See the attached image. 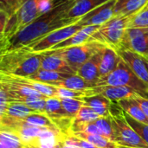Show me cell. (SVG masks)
I'll return each mask as SVG.
<instances>
[{
    "mask_svg": "<svg viewBox=\"0 0 148 148\" xmlns=\"http://www.w3.org/2000/svg\"><path fill=\"white\" fill-rule=\"evenodd\" d=\"M75 0H59L56 6L49 11L42 14L33 23L29 24L5 43L1 45V54L25 48L50 32L73 24L80 19L65 18V14Z\"/></svg>",
    "mask_w": 148,
    "mask_h": 148,
    "instance_id": "obj_1",
    "label": "cell"
},
{
    "mask_svg": "<svg viewBox=\"0 0 148 148\" xmlns=\"http://www.w3.org/2000/svg\"><path fill=\"white\" fill-rule=\"evenodd\" d=\"M42 53L30 51L27 48L6 51L1 54V74L19 77H29L41 69Z\"/></svg>",
    "mask_w": 148,
    "mask_h": 148,
    "instance_id": "obj_2",
    "label": "cell"
},
{
    "mask_svg": "<svg viewBox=\"0 0 148 148\" xmlns=\"http://www.w3.org/2000/svg\"><path fill=\"white\" fill-rule=\"evenodd\" d=\"M96 86L128 87L141 97L148 99V84L138 77L122 59L115 70L99 79Z\"/></svg>",
    "mask_w": 148,
    "mask_h": 148,
    "instance_id": "obj_3",
    "label": "cell"
},
{
    "mask_svg": "<svg viewBox=\"0 0 148 148\" xmlns=\"http://www.w3.org/2000/svg\"><path fill=\"white\" fill-rule=\"evenodd\" d=\"M120 106L113 101L110 107V115L113 129L114 132V141L119 146L135 148H148V145L132 128L124 116V111L117 109Z\"/></svg>",
    "mask_w": 148,
    "mask_h": 148,
    "instance_id": "obj_4",
    "label": "cell"
},
{
    "mask_svg": "<svg viewBox=\"0 0 148 148\" xmlns=\"http://www.w3.org/2000/svg\"><path fill=\"white\" fill-rule=\"evenodd\" d=\"M41 15L38 0H28L14 15L10 16L5 29L1 34V45L33 23Z\"/></svg>",
    "mask_w": 148,
    "mask_h": 148,
    "instance_id": "obj_5",
    "label": "cell"
},
{
    "mask_svg": "<svg viewBox=\"0 0 148 148\" xmlns=\"http://www.w3.org/2000/svg\"><path fill=\"white\" fill-rule=\"evenodd\" d=\"M104 45L105 43L101 42L92 41L77 46L60 49H53L49 51L62 57L67 62L71 69L76 74L81 66L88 60H89L95 54L100 51Z\"/></svg>",
    "mask_w": 148,
    "mask_h": 148,
    "instance_id": "obj_6",
    "label": "cell"
},
{
    "mask_svg": "<svg viewBox=\"0 0 148 148\" xmlns=\"http://www.w3.org/2000/svg\"><path fill=\"white\" fill-rule=\"evenodd\" d=\"M131 16H117L104 23L95 33V41L105 43L115 49L121 48Z\"/></svg>",
    "mask_w": 148,
    "mask_h": 148,
    "instance_id": "obj_7",
    "label": "cell"
},
{
    "mask_svg": "<svg viewBox=\"0 0 148 148\" xmlns=\"http://www.w3.org/2000/svg\"><path fill=\"white\" fill-rule=\"evenodd\" d=\"M82 28H84V27L82 25H81L78 21L73 24L64 26L62 28L57 29L50 32L49 34L43 36L42 38L37 40L36 42H33L32 44H30L25 48H27L30 51L36 52V53H41V52L49 50L52 48H54L55 46H56L57 44H59L62 42L69 38L71 36H73L74 34H75L76 32L81 30Z\"/></svg>",
    "mask_w": 148,
    "mask_h": 148,
    "instance_id": "obj_8",
    "label": "cell"
},
{
    "mask_svg": "<svg viewBox=\"0 0 148 148\" xmlns=\"http://www.w3.org/2000/svg\"><path fill=\"white\" fill-rule=\"evenodd\" d=\"M121 48L132 50L147 58L148 56V28H127Z\"/></svg>",
    "mask_w": 148,
    "mask_h": 148,
    "instance_id": "obj_9",
    "label": "cell"
},
{
    "mask_svg": "<svg viewBox=\"0 0 148 148\" xmlns=\"http://www.w3.org/2000/svg\"><path fill=\"white\" fill-rule=\"evenodd\" d=\"M116 0H109L87 15L83 16L79 23L83 27L86 26H101L113 17H114V7Z\"/></svg>",
    "mask_w": 148,
    "mask_h": 148,
    "instance_id": "obj_10",
    "label": "cell"
},
{
    "mask_svg": "<svg viewBox=\"0 0 148 148\" xmlns=\"http://www.w3.org/2000/svg\"><path fill=\"white\" fill-rule=\"evenodd\" d=\"M117 53L134 74L148 84V69L146 57L127 49H118Z\"/></svg>",
    "mask_w": 148,
    "mask_h": 148,
    "instance_id": "obj_11",
    "label": "cell"
},
{
    "mask_svg": "<svg viewBox=\"0 0 148 148\" xmlns=\"http://www.w3.org/2000/svg\"><path fill=\"white\" fill-rule=\"evenodd\" d=\"M90 96L101 95L111 101L118 102L121 100L134 98L138 94L132 88L125 86H96L89 88Z\"/></svg>",
    "mask_w": 148,
    "mask_h": 148,
    "instance_id": "obj_12",
    "label": "cell"
},
{
    "mask_svg": "<svg viewBox=\"0 0 148 148\" xmlns=\"http://www.w3.org/2000/svg\"><path fill=\"white\" fill-rule=\"evenodd\" d=\"M101 51V49L100 51H98L96 54H95L85 63H83L76 73V75L82 77L88 82L94 84L95 87H96V84H97L99 79L101 78V74H100Z\"/></svg>",
    "mask_w": 148,
    "mask_h": 148,
    "instance_id": "obj_13",
    "label": "cell"
},
{
    "mask_svg": "<svg viewBox=\"0 0 148 148\" xmlns=\"http://www.w3.org/2000/svg\"><path fill=\"white\" fill-rule=\"evenodd\" d=\"M100 27L101 26H86L82 28L81 30H79L78 32H76L75 34H74L73 36H71L69 38L57 44L56 46H55L49 50L65 49L69 47L81 45L88 42L95 41L94 39V35L100 29Z\"/></svg>",
    "mask_w": 148,
    "mask_h": 148,
    "instance_id": "obj_14",
    "label": "cell"
},
{
    "mask_svg": "<svg viewBox=\"0 0 148 148\" xmlns=\"http://www.w3.org/2000/svg\"><path fill=\"white\" fill-rule=\"evenodd\" d=\"M109 0H75L65 14V18L80 19Z\"/></svg>",
    "mask_w": 148,
    "mask_h": 148,
    "instance_id": "obj_15",
    "label": "cell"
},
{
    "mask_svg": "<svg viewBox=\"0 0 148 148\" xmlns=\"http://www.w3.org/2000/svg\"><path fill=\"white\" fill-rule=\"evenodd\" d=\"M41 53L43 54V56L42 59V63H41L42 69L60 72V73L71 74V75L75 74L71 69V68L69 66L67 62L60 56H58L49 50L41 52Z\"/></svg>",
    "mask_w": 148,
    "mask_h": 148,
    "instance_id": "obj_16",
    "label": "cell"
},
{
    "mask_svg": "<svg viewBox=\"0 0 148 148\" xmlns=\"http://www.w3.org/2000/svg\"><path fill=\"white\" fill-rule=\"evenodd\" d=\"M121 60V58L117 53L116 49L105 44L101 51V77L106 76L115 70Z\"/></svg>",
    "mask_w": 148,
    "mask_h": 148,
    "instance_id": "obj_17",
    "label": "cell"
},
{
    "mask_svg": "<svg viewBox=\"0 0 148 148\" xmlns=\"http://www.w3.org/2000/svg\"><path fill=\"white\" fill-rule=\"evenodd\" d=\"M84 106L91 108L101 117L110 116V107L112 101L101 95L87 96L82 98Z\"/></svg>",
    "mask_w": 148,
    "mask_h": 148,
    "instance_id": "obj_18",
    "label": "cell"
},
{
    "mask_svg": "<svg viewBox=\"0 0 148 148\" xmlns=\"http://www.w3.org/2000/svg\"><path fill=\"white\" fill-rule=\"evenodd\" d=\"M147 3L148 0H116L114 7V16H131Z\"/></svg>",
    "mask_w": 148,
    "mask_h": 148,
    "instance_id": "obj_19",
    "label": "cell"
},
{
    "mask_svg": "<svg viewBox=\"0 0 148 148\" xmlns=\"http://www.w3.org/2000/svg\"><path fill=\"white\" fill-rule=\"evenodd\" d=\"M117 103L121 108V109L124 112H126L128 115H130L132 118L140 122L148 124V118L140 108L139 103L134 100V98L121 100Z\"/></svg>",
    "mask_w": 148,
    "mask_h": 148,
    "instance_id": "obj_20",
    "label": "cell"
},
{
    "mask_svg": "<svg viewBox=\"0 0 148 148\" xmlns=\"http://www.w3.org/2000/svg\"><path fill=\"white\" fill-rule=\"evenodd\" d=\"M50 85L57 87V88H68V89L79 90V91L89 89V88L95 87L94 84L88 82V81H86L85 79H83L82 77L79 76L76 74L70 75L68 78H66L62 81L57 82H54Z\"/></svg>",
    "mask_w": 148,
    "mask_h": 148,
    "instance_id": "obj_21",
    "label": "cell"
},
{
    "mask_svg": "<svg viewBox=\"0 0 148 148\" xmlns=\"http://www.w3.org/2000/svg\"><path fill=\"white\" fill-rule=\"evenodd\" d=\"M45 115L48 116L55 124L56 122L64 118L69 117L62 106L61 100L58 97H48L47 98Z\"/></svg>",
    "mask_w": 148,
    "mask_h": 148,
    "instance_id": "obj_22",
    "label": "cell"
},
{
    "mask_svg": "<svg viewBox=\"0 0 148 148\" xmlns=\"http://www.w3.org/2000/svg\"><path fill=\"white\" fill-rule=\"evenodd\" d=\"M23 120L30 125L51 130L58 134H63L61 132V130L57 127V126L45 114H42L40 113H36V114H32L25 117Z\"/></svg>",
    "mask_w": 148,
    "mask_h": 148,
    "instance_id": "obj_23",
    "label": "cell"
},
{
    "mask_svg": "<svg viewBox=\"0 0 148 148\" xmlns=\"http://www.w3.org/2000/svg\"><path fill=\"white\" fill-rule=\"evenodd\" d=\"M71 74H66V73H60V72H55V71H49L40 69L36 74L32 75L31 76L28 77L30 80L43 82L47 84H52L54 82H57L60 81H62L66 78H68Z\"/></svg>",
    "mask_w": 148,
    "mask_h": 148,
    "instance_id": "obj_24",
    "label": "cell"
},
{
    "mask_svg": "<svg viewBox=\"0 0 148 148\" xmlns=\"http://www.w3.org/2000/svg\"><path fill=\"white\" fill-rule=\"evenodd\" d=\"M72 135L85 140L90 143H92L93 145H95V147L98 148H118L119 145L114 142L110 140H108V138L104 137L103 135H100V134H88L86 133H82V132H79V133H70Z\"/></svg>",
    "mask_w": 148,
    "mask_h": 148,
    "instance_id": "obj_25",
    "label": "cell"
},
{
    "mask_svg": "<svg viewBox=\"0 0 148 148\" xmlns=\"http://www.w3.org/2000/svg\"><path fill=\"white\" fill-rule=\"evenodd\" d=\"M38 113L31 108H29L28 106H26L24 103L17 102V101H10L6 105V108L4 109V112L0 115H9L14 118H19V119H24L25 117Z\"/></svg>",
    "mask_w": 148,
    "mask_h": 148,
    "instance_id": "obj_26",
    "label": "cell"
},
{
    "mask_svg": "<svg viewBox=\"0 0 148 148\" xmlns=\"http://www.w3.org/2000/svg\"><path fill=\"white\" fill-rule=\"evenodd\" d=\"M128 28H148V3L139 11L131 15Z\"/></svg>",
    "mask_w": 148,
    "mask_h": 148,
    "instance_id": "obj_27",
    "label": "cell"
},
{
    "mask_svg": "<svg viewBox=\"0 0 148 148\" xmlns=\"http://www.w3.org/2000/svg\"><path fill=\"white\" fill-rule=\"evenodd\" d=\"M0 148H25V145L16 134L10 132L1 131Z\"/></svg>",
    "mask_w": 148,
    "mask_h": 148,
    "instance_id": "obj_28",
    "label": "cell"
},
{
    "mask_svg": "<svg viewBox=\"0 0 148 148\" xmlns=\"http://www.w3.org/2000/svg\"><path fill=\"white\" fill-rule=\"evenodd\" d=\"M62 106L65 110L67 115L72 120L77 115L80 109L84 106L82 99H60Z\"/></svg>",
    "mask_w": 148,
    "mask_h": 148,
    "instance_id": "obj_29",
    "label": "cell"
},
{
    "mask_svg": "<svg viewBox=\"0 0 148 148\" xmlns=\"http://www.w3.org/2000/svg\"><path fill=\"white\" fill-rule=\"evenodd\" d=\"M47 98H48L47 96H44V97L29 96V97H24V98L21 99L20 101H18L17 102L24 103L29 108H31L40 114H45Z\"/></svg>",
    "mask_w": 148,
    "mask_h": 148,
    "instance_id": "obj_30",
    "label": "cell"
},
{
    "mask_svg": "<svg viewBox=\"0 0 148 148\" xmlns=\"http://www.w3.org/2000/svg\"><path fill=\"white\" fill-rule=\"evenodd\" d=\"M95 123L101 131V135L112 141H114V132L113 129L111 115L108 117H100L95 121Z\"/></svg>",
    "mask_w": 148,
    "mask_h": 148,
    "instance_id": "obj_31",
    "label": "cell"
},
{
    "mask_svg": "<svg viewBox=\"0 0 148 148\" xmlns=\"http://www.w3.org/2000/svg\"><path fill=\"white\" fill-rule=\"evenodd\" d=\"M124 116L127 121L128 122V124L132 127V128L148 145V124H145L134 120L130 115H128L126 112H124Z\"/></svg>",
    "mask_w": 148,
    "mask_h": 148,
    "instance_id": "obj_32",
    "label": "cell"
},
{
    "mask_svg": "<svg viewBox=\"0 0 148 148\" xmlns=\"http://www.w3.org/2000/svg\"><path fill=\"white\" fill-rule=\"evenodd\" d=\"M101 116L97 114L91 108L83 106L80 111L78 112L77 115L73 120V122L76 123H87V122H94Z\"/></svg>",
    "mask_w": 148,
    "mask_h": 148,
    "instance_id": "obj_33",
    "label": "cell"
},
{
    "mask_svg": "<svg viewBox=\"0 0 148 148\" xmlns=\"http://www.w3.org/2000/svg\"><path fill=\"white\" fill-rule=\"evenodd\" d=\"M87 96H90L89 89L79 91L64 88H57V97L59 99H82Z\"/></svg>",
    "mask_w": 148,
    "mask_h": 148,
    "instance_id": "obj_34",
    "label": "cell"
},
{
    "mask_svg": "<svg viewBox=\"0 0 148 148\" xmlns=\"http://www.w3.org/2000/svg\"><path fill=\"white\" fill-rule=\"evenodd\" d=\"M28 0H0V10L10 16L14 15Z\"/></svg>",
    "mask_w": 148,
    "mask_h": 148,
    "instance_id": "obj_35",
    "label": "cell"
},
{
    "mask_svg": "<svg viewBox=\"0 0 148 148\" xmlns=\"http://www.w3.org/2000/svg\"><path fill=\"white\" fill-rule=\"evenodd\" d=\"M10 17V16L9 14H7L4 10H0V35L3 33Z\"/></svg>",
    "mask_w": 148,
    "mask_h": 148,
    "instance_id": "obj_36",
    "label": "cell"
},
{
    "mask_svg": "<svg viewBox=\"0 0 148 148\" xmlns=\"http://www.w3.org/2000/svg\"><path fill=\"white\" fill-rule=\"evenodd\" d=\"M134 100L139 103L140 108L142 109V111L144 112V114H146V116L148 118V99L147 98H143L140 95H136L135 97H134Z\"/></svg>",
    "mask_w": 148,
    "mask_h": 148,
    "instance_id": "obj_37",
    "label": "cell"
},
{
    "mask_svg": "<svg viewBox=\"0 0 148 148\" xmlns=\"http://www.w3.org/2000/svg\"><path fill=\"white\" fill-rule=\"evenodd\" d=\"M56 148H78V147H74V146H70V145H67L66 143H64V142L62 141V138H61V140H59V142L57 143V145H56Z\"/></svg>",
    "mask_w": 148,
    "mask_h": 148,
    "instance_id": "obj_38",
    "label": "cell"
},
{
    "mask_svg": "<svg viewBox=\"0 0 148 148\" xmlns=\"http://www.w3.org/2000/svg\"><path fill=\"white\" fill-rule=\"evenodd\" d=\"M118 148H135V147H123V146H119Z\"/></svg>",
    "mask_w": 148,
    "mask_h": 148,
    "instance_id": "obj_39",
    "label": "cell"
},
{
    "mask_svg": "<svg viewBox=\"0 0 148 148\" xmlns=\"http://www.w3.org/2000/svg\"><path fill=\"white\" fill-rule=\"evenodd\" d=\"M146 59H147V58H146ZM147 69H148V60L147 59Z\"/></svg>",
    "mask_w": 148,
    "mask_h": 148,
    "instance_id": "obj_40",
    "label": "cell"
},
{
    "mask_svg": "<svg viewBox=\"0 0 148 148\" xmlns=\"http://www.w3.org/2000/svg\"><path fill=\"white\" fill-rule=\"evenodd\" d=\"M25 148H29V147H26V146H25Z\"/></svg>",
    "mask_w": 148,
    "mask_h": 148,
    "instance_id": "obj_41",
    "label": "cell"
},
{
    "mask_svg": "<svg viewBox=\"0 0 148 148\" xmlns=\"http://www.w3.org/2000/svg\"><path fill=\"white\" fill-rule=\"evenodd\" d=\"M147 60H148V56H147Z\"/></svg>",
    "mask_w": 148,
    "mask_h": 148,
    "instance_id": "obj_42",
    "label": "cell"
}]
</instances>
